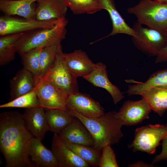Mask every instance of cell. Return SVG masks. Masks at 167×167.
Listing matches in <instances>:
<instances>
[{
  "label": "cell",
  "mask_w": 167,
  "mask_h": 167,
  "mask_svg": "<svg viewBox=\"0 0 167 167\" xmlns=\"http://www.w3.org/2000/svg\"><path fill=\"white\" fill-rule=\"evenodd\" d=\"M67 103V107L86 118L96 117L105 113L104 109L98 102L79 92L69 96Z\"/></svg>",
  "instance_id": "cell-12"
},
{
  "label": "cell",
  "mask_w": 167,
  "mask_h": 167,
  "mask_svg": "<svg viewBox=\"0 0 167 167\" xmlns=\"http://www.w3.org/2000/svg\"><path fill=\"white\" fill-rule=\"evenodd\" d=\"M58 135L62 139L69 142L94 147V140L90 133L76 117H74L71 123Z\"/></svg>",
  "instance_id": "cell-15"
},
{
  "label": "cell",
  "mask_w": 167,
  "mask_h": 167,
  "mask_svg": "<svg viewBox=\"0 0 167 167\" xmlns=\"http://www.w3.org/2000/svg\"><path fill=\"white\" fill-rule=\"evenodd\" d=\"M40 106L46 109L68 110V96L43 76L39 79L35 86Z\"/></svg>",
  "instance_id": "cell-9"
},
{
  "label": "cell",
  "mask_w": 167,
  "mask_h": 167,
  "mask_svg": "<svg viewBox=\"0 0 167 167\" xmlns=\"http://www.w3.org/2000/svg\"><path fill=\"white\" fill-rule=\"evenodd\" d=\"M137 22L147 27L160 31L167 28V3L155 0H140L138 4L127 9Z\"/></svg>",
  "instance_id": "cell-4"
},
{
  "label": "cell",
  "mask_w": 167,
  "mask_h": 167,
  "mask_svg": "<svg viewBox=\"0 0 167 167\" xmlns=\"http://www.w3.org/2000/svg\"><path fill=\"white\" fill-rule=\"evenodd\" d=\"M167 135V124H149L137 128L135 137L128 147L134 152L141 151L151 154L161 144L160 142Z\"/></svg>",
  "instance_id": "cell-7"
},
{
  "label": "cell",
  "mask_w": 167,
  "mask_h": 167,
  "mask_svg": "<svg viewBox=\"0 0 167 167\" xmlns=\"http://www.w3.org/2000/svg\"><path fill=\"white\" fill-rule=\"evenodd\" d=\"M37 0H0V10L5 15H17L22 18L36 19Z\"/></svg>",
  "instance_id": "cell-18"
},
{
  "label": "cell",
  "mask_w": 167,
  "mask_h": 167,
  "mask_svg": "<svg viewBox=\"0 0 167 167\" xmlns=\"http://www.w3.org/2000/svg\"><path fill=\"white\" fill-rule=\"evenodd\" d=\"M34 138L23 114L13 111L0 113V150L6 167H31L29 151Z\"/></svg>",
  "instance_id": "cell-1"
},
{
  "label": "cell",
  "mask_w": 167,
  "mask_h": 167,
  "mask_svg": "<svg viewBox=\"0 0 167 167\" xmlns=\"http://www.w3.org/2000/svg\"><path fill=\"white\" fill-rule=\"evenodd\" d=\"M43 48L32 49L21 55L24 68L31 72L37 81L41 77L40 64V54Z\"/></svg>",
  "instance_id": "cell-27"
},
{
  "label": "cell",
  "mask_w": 167,
  "mask_h": 167,
  "mask_svg": "<svg viewBox=\"0 0 167 167\" xmlns=\"http://www.w3.org/2000/svg\"><path fill=\"white\" fill-rule=\"evenodd\" d=\"M67 7L64 0H37L36 19L46 20L65 18Z\"/></svg>",
  "instance_id": "cell-17"
},
{
  "label": "cell",
  "mask_w": 167,
  "mask_h": 167,
  "mask_svg": "<svg viewBox=\"0 0 167 167\" xmlns=\"http://www.w3.org/2000/svg\"><path fill=\"white\" fill-rule=\"evenodd\" d=\"M23 33L1 36L0 38V65L8 64L15 58L16 52L15 45Z\"/></svg>",
  "instance_id": "cell-25"
},
{
  "label": "cell",
  "mask_w": 167,
  "mask_h": 167,
  "mask_svg": "<svg viewBox=\"0 0 167 167\" xmlns=\"http://www.w3.org/2000/svg\"><path fill=\"white\" fill-rule=\"evenodd\" d=\"M65 3L75 15L92 14L104 10L101 0H64Z\"/></svg>",
  "instance_id": "cell-26"
},
{
  "label": "cell",
  "mask_w": 167,
  "mask_h": 167,
  "mask_svg": "<svg viewBox=\"0 0 167 167\" xmlns=\"http://www.w3.org/2000/svg\"><path fill=\"white\" fill-rule=\"evenodd\" d=\"M45 113L49 131L58 134L71 123L74 118L68 110L47 109Z\"/></svg>",
  "instance_id": "cell-23"
},
{
  "label": "cell",
  "mask_w": 167,
  "mask_h": 167,
  "mask_svg": "<svg viewBox=\"0 0 167 167\" xmlns=\"http://www.w3.org/2000/svg\"><path fill=\"white\" fill-rule=\"evenodd\" d=\"M161 144L162 147V151L159 155H156L154 158L152 164L162 160H167V135L162 140Z\"/></svg>",
  "instance_id": "cell-31"
},
{
  "label": "cell",
  "mask_w": 167,
  "mask_h": 167,
  "mask_svg": "<svg viewBox=\"0 0 167 167\" xmlns=\"http://www.w3.org/2000/svg\"><path fill=\"white\" fill-rule=\"evenodd\" d=\"M62 139L67 147L90 166L94 167L99 166L102 154L101 150L93 147L72 143Z\"/></svg>",
  "instance_id": "cell-24"
},
{
  "label": "cell",
  "mask_w": 167,
  "mask_h": 167,
  "mask_svg": "<svg viewBox=\"0 0 167 167\" xmlns=\"http://www.w3.org/2000/svg\"><path fill=\"white\" fill-rule=\"evenodd\" d=\"M44 109L41 106L27 108L23 114L28 130L34 138L41 140L49 131Z\"/></svg>",
  "instance_id": "cell-14"
},
{
  "label": "cell",
  "mask_w": 167,
  "mask_h": 167,
  "mask_svg": "<svg viewBox=\"0 0 167 167\" xmlns=\"http://www.w3.org/2000/svg\"><path fill=\"white\" fill-rule=\"evenodd\" d=\"M151 109L145 99L136 101H125L118 111H116L115 117L123 125L127 126L137 125L149 118Z\"/></svg>",
  "instance_id": "cell-10"
},
{
  "label": "cell",
  "mask_w": 167,
  "mask_h": 167,
  "mask_svg": "<svg viewBox=\"0 0 167 167\" xmlns=\"http://www.w3.org/2000/svg\"><path fill=\"white\" fill-rule=\"evenodd\" d=\"M137 21L132 27L136 33L132 40L135 47L148 57L156 56L167 44V31L144 27Z\"/></svg>",
  "instance_id": "cell-5"
},
{
  "label": "cell",
  "mask_w": 167,
  "mask_h": 167,
  "mask_svg": "<svg viewBox=\"0 0 167 167\" xmlns=\"http://www.w3.org/2000/svg\"><path fill=\"white\" fill-rule=\"evenodd\" d=\"M53 151L59 167H88L89 165L65 145L58 134L54 133Z\"/></svg>",
  "instance_id": "cell-13"
},
{
  "label": "cell",
  "mask_w": 167,
  "mask_h": 167,
  "mask_svg": "<svg viewBox=\"0 0 167 167\" xmlns=\"http://www.w3.org/2000/svg\"><path fill=\"white\" fill-rule=\"evenodd\" d=\"M151 110L162 117L167 110V85L151 88L141 95Z\"/></svg>",
  "instance_id": "cell-22"
},
{
  "label": "cell",
  "mask_w": 167,
  "mask_h": 167,
  "mask_svg": "<svg viewBox=\"0 0 167 167\" xmlns=\"http://www.w3.org/2000/svg\"><path fill=\"white\" fill-rule=\"evenodd\" d=\"M156 1L162 3H167V0H155Z\"/></svg>",
  "instance_id": "cell-34"
},
{
  "label": "cell",
  "mask_w": 167,
  "mask_h": 167,
  "mask_svg": "<svg viewBox=\"0 0 167 167\" xmlns=\"http://www.w3.org/2000/svg\"><path fill=\"white\" fill-rule=\"evenodd\" d=\"M101 156L99 164L100 167H118L115 154L111 145H108L101 149Z\"/></svg>",
  "instance_id": "cell-30"
},
{
  "label": "cell",
  "mask_w": 167,
  "mask_h": 167,
  "mask_svg": "<svg viewBox=\"0 0 167 167\" xmlns=\"http://www.w3.org/2000/svg\"><path fill=\"white\" fill-rule=\"evenodd\" d=\"M155 61L156 63L167 62V44L156 56Z\"/></svg>",
  "instance_id": "cell-32"
},
{
  "label": "cell",
  "mask_w": 167,
  "mask_h": 167,
  "mask_svg": "<svg viewBox=\"0 0 167 167\" xmlns=\"http://www.w3.org/2000/svg\"><path fill=\"white\" fill-rule=\"evenodd\" d=\"M44 78L69 96L79 92L77 78L67 67L62 45L55 60Z\"/></svg>",
  "instance_id": "cell-6"
},
{
  "label": "cell",
  "mask_w": 167,
  "mask_h": 167,
  "mask_svg": "<svg viewBox=\"0 0 167 167\" xmlns=\"http://www.w3.org/2000/svg\"><path fill=\"white\" fill-rule=\"evenodd\" d=\"M67 22L65 17L59 19L52 28L23 33L15 44L16 52L20 55L32 49L61 43L66 38Z\"/></svg>",
  "instance_id": "cell-3"
},
{
  "label": "cell",
  "mask_w": 167,
  "mask_h": 167,
  "mask_svg": "<svg viewBox=\"0 0 167 167\" xmlns=\"http://www.w3.org/2000/svg\"><path fill=\"white\" fill-rule=\"evenodd\" d=\"M148 164L142 161H139L134 164H132L129 165L131 167H152L153 166L152 165Z\"/></svg>",
  "instance_id": "cell-33"
},
{
  "label": "cell",
  "mask_w": 167,
  "mask_h": 167,
  "mask_svg": "<svg viewBox=\"0 0 167 167\" xmlns=\"http://www.w3.org/2000/svg\"><path fill=\"white\" fill-rule=\"evenodd\" d=\"M40 106V103L35 88L30 92L12 101L1 105L0 108H20L26 109Z\"/></svg>",
  "instance_id": "cell-28"
},
{
  "label": "cell",
  "mask_w": 167,
  "mask_h": 167,
  "mask_svg": "<svg viewBox=\"0 0 167 167\" xmlns=\"http://www.w3.org/2000/svg\"><path fill=\"white\" fill-rule=\"evenodd\" d=\"M66 65L69 71L76 77H84L92 71L94 63L86 53L77 49L69 53H64Z\"/></svg>",
  "instance_id": "cell-16"
},
{
  "label": "cell",
  "mask_w": 167,
  "mask_h": 167,
  "mask_svg": "<svg viewBox=\"0 0 167 167\" xmlns=\"http://www.w3.org/2000/svg\"><path fill=\"white\" fill-rule=\"evenodd\" d=\"M37 83L34 76L23 67L10 80L9 101L30 92L34 88Z\"/></svg>",
  "instance_id": "cell-20"
},
{
  "label": "cell",
  "mask_w": 167,
  "mask_h": 167,
  "mask_svg": "<svg viewBox=\"0 0 167 167\" xmlns=\"http://www.w3.org/2000/svg\"><path fill=\"white\" fill-rule=\"evenodd\" d=\"M71 114L79 119L90 133L94 140V147L101 150L105 145L119 143L123 136L121 130L123 125L115 116L116 111L105 113L98 117L88 118L67 107Z\"/></svg>",
  "instance_id": "cell-2"
},
{
  "label": "cell",
  "mask_w": 167,
  "mask_h": 167,
  "mask_svg": "<svg viewBox=\"0 0 167 167\" xmlns=\"http://www.w3.org/2000/svg\"><path fill=\"white\" fill-rule=\"evenodd\" d=\"M32 167H59L52 150L46 148L41 140L34 138L29 151Z\"/></svg>",
  "instance_id": "cell-19"
},
{
  "label": "cell",
  "mask_w": 167,
  "mask_h": 167,
  "mask_svg": "<svg viewBox=\"0 0 167 167\" xmlns=\"http://www.w3.org/2000/svg\"><path fill=\"white\" fill-rule=\"evenodd\" d=\"M61 43L44 47L40 54V64L41 76L44 75L54 63Z\"/></svg>",
  "instance_id": "cell-29"
},
{
  "label": "cell",
  "mask_w": 167,
  "mask_h": 167,
  "mask_svg": "<svg viewBox=\"0 0 167 167\" xmlns=\"http://www.w3.org/2000/svg\"><path fill=\"white\" fill-rule=\"evenodd\" d=\"M83 78L94 86L106 90L111 95L115 105L124 98L119 88L109 80L106 66L102 62L94 63L92 72Z\"/></svg>",
  "instance_id": "cell-11"
},
{
  "label": "cell",
  "mask_w": 167,
  "mask_h": 167,
  "mask_svg": "<svg viewBox=\"0 0 167 167\" xmlns=\"http://www.w3.org/2000/svg\"><path fill=\"white\" fill-rule=\"evenodd\" d=\"M101 0L104 9L106 10L109 15L112 24V29L109 34L97 41L118 34L135 36L136 33L134 29L127 24L117 10L114 0Z\"/></svg>",
  "instance_id": "cell-21"
},
{
  "label": "cell",
  "mask_w": 167,
  "mask_h": 167,
  "mask_svg": "<svg viewBox=\"0 0 167 167\" xmlns=\"http://www.w3.org/2000/svg\"><path fill=\"white\" fill-rule=\"evenodd\" d=\"M166 31H167V29H166Z\"/></svg>",
  "instance_id": "cell-35"
},
{
  "label": "cell",
  "mask_w": 167,
  "mask_h": 167,
  "mask_svg": "<svg viewBox=\"0 0 167 167\" xmlns=\"http://www.w3.org/2000/svg\"><path fill=\"white\" fill-rule=\"evenodd\" d=\"M59 19L40 20L5 15L0 17V35L24 33L37 29L52 28Z\"/></svg>",
  "instance_id": "cell-8"
}]
</instances>
